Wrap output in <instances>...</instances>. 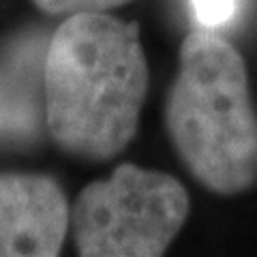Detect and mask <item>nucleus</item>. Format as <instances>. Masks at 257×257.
I'll return each mask as SVG.
<instances>
[{"instance_id":"nucleus-1","label":"nucleus","mask_w":257,"mask_h":257,"mask_svg":"<svg viewBox=\"0 0 257 257\" xmlns=\"http://www.w3.org/2000/svg\"><path fill=\"white\" fill-rule=\"evenodd\" d=\"M150 71L135 22L107 11L73 13L45 56V120L71 157L109 161L133 142Z\"/></svg>"},{"instance_id":"nucleus-2","label":"nucleus","mask_w":257,"mask_h":257,"mask_svg":"<svg viewBox=\"0 0 257 257\" xmlns=\"http://www.w3.org/2000/svg\"><path fill=\"white\" fill-rule=\"evenodd\" d=\"M165 128L182 165L223 197L257 182V111L242 56L214 30L184 37L167 92Z\"/></svg>"},{"instance_id":"nucleus-3","label":"nucleus","mask_w":257,"mask_h":257,"mask_svg":"<svg viewBox=\"0 0 257 257\" xmlns=\"http://www.w3.org/2000/svg\"><path fill=\"white\" fill-rule=\"evenodd\" d=\"M189 193L170 174L122 163L79 191L71 208L84 257H159L189 216Z\"/></svg>"},{"instance_id":"nucleus-4","label":"nucleus","mask_w":257,"mask_h":257,"mask_svg":"<svg viewBox=\"0 0 257 257\" xmlns=\"http://www.w3.org/2000/svg\"><path fill=\"white\" fill-rule=\"evenodd\" d=\"M71 208L43 174H0V257H54L62 251Z\"/></svg>"},{"instance_id":"nucleus-5","label":"nucleus","mask_w":257,"mask_h":257,"mask_svg":"<svg viewBox=\"0 0 257 257\" xmlns=\"http://www.w3.org/2000/svg\"><path fill=\"white\" fill-rule=\"evenodd\" d=\"M193 13L204 28H219L236 18L238 0H191Z\"/></svg>"},{"instance_id":"nucleus-6","label":"nucleus","mask_w":257,"mask_h":257,"mask_svg":"<svg viewBox=\"0 0 257 257\" xmlns=\"http://www.w3.org/2000/svg\"><path fill=\"white\" fill-rule=\"evenodd\" d=\"M39 9L50 15H73L86 11H109L118 9L131 0H32Z\"/></svg>"}]
</instances>
